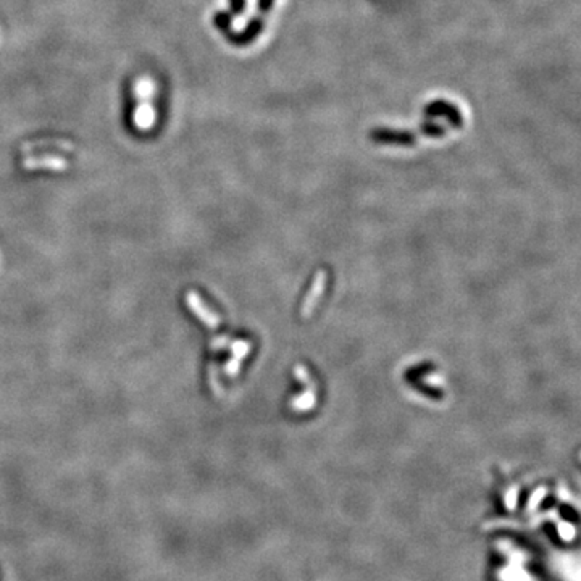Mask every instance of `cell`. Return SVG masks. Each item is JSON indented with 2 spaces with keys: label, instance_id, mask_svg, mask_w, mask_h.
Segmentation results:
<instances>
[{
  "label": "cell",
  "instance_id": "obj_1",
  "mask_svg": "<svg viewBox=\"0 0 581 581\" xmlns=\"http://www.w3.org/2000/svg\"><path fill=\"white\" fill-rule=\"evenodd\" d=\"M186 302H187V305H189V309L192 310V314L196 315L197 319L204 323V325H207L209 328H218L220 326L218 316L214 315L212 312H209V309H205V305L201 301V297H199L197 292H194V291L187 292Z\"/></svg>",
  "mask_w": 581,
  "mask_h": 581
},
{
  "label": "cell",
  "instance_id": "obj_2",
  "mask_svg": "<svg viewBox=\"0 0 581 581\" xmlns=\"http://www.w3.org/2000/svg\"><path fill=\"white\" fill-rule=\"evenodd\" d=\"M323 277H325V275H319V278H316L312 294H309L307 302L304 304V315H307V314H309V309L314 307V304L316 302V297H315V296H319L323 287H325V281H323V283H321V278H323Z\"/></svg>",
  "mask_w": 581,
  "mask_h": 581
}]
</instances>
